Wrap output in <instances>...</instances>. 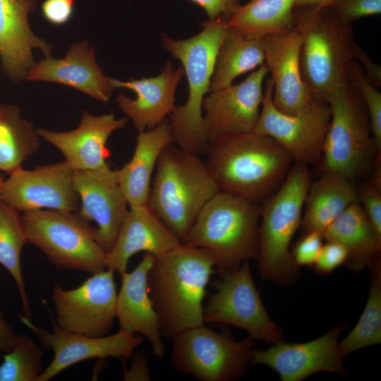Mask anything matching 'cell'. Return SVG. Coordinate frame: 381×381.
<instances>
[{
    "instance_id": "obj_1",
    "label": "cell",
    "mask_w": 381,
    "mask_h": 381,
    "mask_svg": "<svg viewBox=\"0 0 381 381\" xmlns=\"http://www.w3.org/2000/svg\"><path fill=\"white\" fill-rule=\"evenodd\" d=\"M206 155L219 191L258 205L277 191L294 162L276 140L254 132L217 139Z\"/></svg>"
},
{
    "instance_id": "obj_2",
    "label": "cell",
    "mask_w": 381,
    "mask_h": 381,
    "mask_svg": "<svg viewBox=\"0 0 381 381\" xmlns=\"http://www.w3.org/2000/svg\"><path fill=\"white\" fill-rule=\"evenodd\" d=\"M214 267L209 252L183 243L155 258L148 289L163 337L204 325L202 302Z\"/></svg>"
},
{
    "instance_id": "obj_3",
    "label": "cell",
    "mask_w": 381,
    "mask_h": 381,
    "mask_svg": "<svg viewBox=\"0 0 381 381\" xmlns=\"http://www.w3.org/2000/svg\"><path fill=\"white\" fill-rule=\"evenodd\" d=\"M218 192L200 155L172 143L157 162L147 206L183 243L203 207Z\"/></svg>"
},
{
    "instance_id": "obj_4",
    "label": "cell",
    "mask_w": 381,
    "mask_h": 381,
    "mask_svg": "<svg viewBox=\"0 0 381 381\" xmlns=\"http://www.w3.org/2000/svg\"><path fill=\"white\" fill-rule=\"evenodd\" d=\"M198 35L177 40L163 35L164 48L183 65L188 84V97L176 106L168 119L173 143L181 150L200 155L206 154L207 140L202 111L205 95L210 92L217 52L226 30L224 17L202 23Z\"/></svg>"
},
{
    "instance_id": "obj_5",
    "label": "cell",
    "mask_w": 381,
    "mask_h": 381,
    "mask_svg": "<svg viewBox=\"0 0 381 381\" xmlns=\"http://www.w3.org/2000/svg\"><path fill=\"white\" fill-rule=\"evenodd\" d=\"M294 28L301 35L300 68L314 99L327 101L349 82L353 59V30L341 22L327 5L300 8Z\"/></svg>"
},
{
    "instance_id": "obj_6",
    "label": "cell",
    "mask_w": 381,
    "mask_h": 381,
    "mask_svg": "<svg viewBox=\"0 0 381 381\" xmlns=\"http://www.w3.org/2000/svg\"><path fill=\"white\" fill-rule=\"evenodd\" d=\"M261 206L219 191L203 207L183 244L202 248L221 271L257 260Z\"/></svg>"
},
{
    "instance_id": "obj_7",
    "label": "cell",
    "mask_w": 381,
    "mask_h": 381,
    "mask_svg": "<svg viewBox=\"0 0 381 381\" xmlns=\"http://www.w3.org/2000/svg\"><path fill=\"white\" fill-rule=\"evenodd\" d=\"M310 184L308 166L295 163L277 191L261 206L259 229V272L263 279L282 285L298 277V265L289 251Z\"/></svg>"
},
{
    "instance_id": "obj_8",
    "label": "cell",
    "mask_w": 381,
    "mask_h": 381,
    "mask_svg": "<svg viewBox=\"0 0 381 381\" xmlns=\"http://www.w3.org/2000/svg\"><path fill=\"white\" fill-rule=\"evenodd\" d=\"M28 243L58 268L94 274L107 268V253L96 239L95 226L79 213L36 210L22 214Z\"/></svg>"
},
{
    "instance_id": "obj_9",
    "label": "cell",
    "mask_w": 381,
    "mask_h": 381,
    "mask_svg": "<svg viewBox=\"0 0 381 381\" xmlns=\"http://www.w3.org/2000/svg\"><path fill=\"white\" fill-rule=\"evenodd\" d=\"M327 102L331 118L323 145L324 170L351 179L366 168L375 147L368 113L349 80Z\"/></svg>"
},
{
    "instance_id": "obj_10",
    "label": "cell",
    "mask_w": 381,
    "mask_h": 381,
    "mask_svg": "<svg viewBox=\"0 0 381 381\" xmlns=\"http://www.w3.org/2000/svg\"><path fill=\"white\" fill-rule=\"evenodd\" d=\"M171 362L179 374L201 381H229L241 377L251 363L253 339L236 341L229 333L195 327L173 339Z\"/></svg>"
},
{
    "instance_id": "obj_11",
    "label": "cell",
    "mask_w": 381,
    "mask_h": 381,
    "mask_svg": "<svg viewBox=\"0 0 381 381\" xmlns=\"http://www.w3.org/2000/svg\"><path fill=\"white\" fill-rule=\"evenodd\" d=\"M273 83L268 78L254 133L276 140L294 162L308 166L320 162L331 118L327 101L314 99L300 112H281L272 102Z\"/></svg>"
},
{
    "instance_id": "obj_12",
    "label": "cell",
    "mask_w": 381,
    "mask_h": 381,
    "mask_svg": "<svg viewBox=\"0 0 381 381\" xmlns=\"http://www.w3.org/2000/svg\"><path fill=\"white\" fill-rule=\"evenodd\" d=\"M215 290L203 308L205 322L243 329L253 339L273 344L282 341L281 333L270 320L255 287L248 260L236 270L223 271Z\"/></svg>"
},
{
    "instance_id": "obj_13",
    "label": "cell",
    "mask_w": 381,
    "mask_h": 381,
    "mask_svg": "<svg viewBox=\"0 0 381 381\" xmlns=\"http://www.w3.org/2000/svg\"><path fill=\"white\" fill-rule=\"evenodd\" d=\"M114 272L104 269L92 274L79 286H55L52 299L57 326L63 330L90 337L107 335L116 318L117 292Z\"/></svg>"
},
{
    "instance_id": "obj_14",
    "label": "cell",
    "mask_w": 381,
    "mask_h": 381,
    "mask_svg": "<svg viewBox=\"0 0 381 381\" xmlns=\"http://www.w3.org/2000/svg\"><path fill=\"white\" fill-rule=\"evenodd\" d=\"M4 179L0 200L20 212L53 210L75 212L80 200L74 186V170L64 160L17 169Z\"/></svg>"
},
{
    "instance_id": "obj_15",
    "label": "cell",
    "mask_w": 381,
    "mask_h": 381,
    "mask_svg": "<svg viewBox=\"0 0 381 381\" xmlns=\"http://www.w3.org/2000/svg\"><path fill=\"white\" fill-rule=\"evenodd\" d=\"M265 64L244 80L224 89L210 92L202 102L207 140L253 132L260 113L263 83L268 74Z\"/></svg>"
},
{
    "instance_id": "obj_16",
    "label": "cell",
    "mask_w": 381,
    "mask_h": 381,
    "mask_svg": "<svg viewBox=\"0 0 381 381\" xmlns=\"http://www.w3.org/2000/svg\"><path fill=\"white\" fill-rule=\"evenodd\" d=\"M20 318L43 345L54 352L52 361L37 381H49L68 368L90 358H128L143 341L141 336L122 330L97 337L69 332L59 328L53 319V329L49 332L24 315Z\"/></svg>"
},
{
    "instance_id": "obj_17",
    "label": "cell",
    "mask_w": 381,
    "mask_h": 381,
    "mask_svg": "<svg viewBox=\"0 0 381 381\" xmlns=\"http://www.w3.org/2000/svg\"><path fill=\"white\" fill-rule=\"evenodd\" d=\"M73 181L80 200L78 213L89 222L96 223V239L107 253L129 210L117 171L109 165L95 170L74 171Z\"/></svg>"
},
{
    "instance_id": "obj_18",
    "label": "cell",
    "mask_w": 381,
    "mask_h": 381,
    "mask_svg": "<svg viewBox=\"0 0 381 381\" xmlns=\"http://www.w3.org/2000/svg\"><path fill=\"white\" fill-rule=\"evenodd\" d=\"M343 329L344 325H339L308 342L281 341L266 350H253L251 363L264 364L274 369L282 381H301L320 371L344 375L338 342Z\"/></svg>"
},
{
    "instance_id": "obj_19",
    "label": "cell",
    "mask_w": 381,
    "mask_h": 381,
    "mask_svg": "<svg viewBox=\"0 0 381 381\" xmlns=\"http://www.w3.org/2000/svg\"><path fill=\"white\" fill-rule=\"evenodd\" d=\"M265 64L273 83L272 102L281 112L296 114L314 100L300 68L301 35L292 30L262 37Z\"/></svg>"
},
{
    "instance_id": "obj_20",
    "label": "cell",
    "mask_w": 381,
    "mask_h": 381,
    "mask_svg": "<svg viewBox=\"0 0 381 381\" xmlns=\"http://www.w3.org/2000/svg\"><path fill=\"white\" fill-rule=\"evenodd\" d=\"M127 122V118L116 119L112 113L95 116L85 111L73 130L57 132L37 128V133L63 154L74 171L95 170L108 166V139Z\"/></svg>"
},
{
    "instance_id": "obj_21",
    "label": "cell",
    "mask_w": 381,
    "mask_h": 381,
    "mask_svg": "<svg viewBox=\"0 0 381 381\" xmlns=\"http://www.w3.org/2000/svg\"><path fill=\"white\" fill-rule=\"evenodd\" d=\"M36 0H0V61L4 74L13 82L25 80L35 64L32 51L51 55V46L34 34L28 15Z\"/></svg>"
},
{
    "instance_id": "obj_22",
    "label": "cell",
    "mask_w": 381,
    "mask_h": 381,
    "mask_svg": "<svg viewBox=\"0 0 381 381\" xmlns=\"http://www.w3.org/2000/svg\"><path fill=\"white\" fill-rule=\"evenodd\" d=\"M25 80L64 84L106 103L116 89L114 78L105 75L86 41L73 44L61 59L45 56L35 63Z\"/></svg>"
},
{
    "instance_id": "obj_23",
    "label": "cell",
    "mask_w": 381,
    "mask_h": 381,
    "mask_svg": "<svg viewBox=\"0 0 381 381\" xmlns=\"http://www.w3.org/2000/svg\"><path fill=\"white\" fill-rule=\"evenodd\" d=\"M184 75L183 67L174 69L167 61L156 76L128 81L113 80L115 88H126L135 92L136 98L120 94L116 102L123 113L133 122L138 132L152 129L173 111L176 87Z\"/></svg>"
},
{
    "instance_id": "obj_24",
    "label": "cell",
    "mask_w": 381,
    "mask_h": 381,
    "mask_svg": "<svg viewBox=\"0 0 381 381\" xmlns=\"http://www.w3.org/2000/svg\"><path fill=\"white\" fill-rule=\"evenodd\" d=\"M155 260V256L145 253L135 269L121 274V284L116 299V319L119 330L141 334L150 343L155 356L162 358L165 347L162 340L157 314L148 289V274Z\"/></svg>"
},
{
    "instance_id": "obj_25",
    "label": "cell",
    "mask_w": 381,
    "mask_h": 381,
    "mask_svg": "<svg viewBox=\"0 0 381 381\" xmlns=\"http://www.w3.org/2000/svg\"><path fill=\"white\" fill-rule=\"evenodd\" d=\"M182 244L147 205L129 207L116 241L107 253L106 267L121 274L127 271L130 258L139 252L158 258Z\"/></svg>"
},
{
    "instance_id": "obj_26",
    "label": "cell",
    "mask_w": 381,
    "mask_h": 381,
    "mask_svg": "<svg viewBox=\"0 0 381 381\" xmlns=\"http://www.w3.org/2000/svg\"><path fill=\"white\" fill-rule=\"evenodd\" d=\"M138 133L131 159L116 169L119 183L129 207L147 205L158 159L164 149L173 143L167 119L152 129Z\"/></svg>"
},
{
    "instance_id": "obj_27",
    "label": "cell",
    "mask_w": 381,
    "mask_h": 381,
    "mask_svg": "<svg viewBox=\"0 0 381 381\" xmlns=\"http://www.w3.org/2000/svg\"><path fill=\"white\" fill-rule=\"evenodd\" d=\"M356 202H358V195L351 179L336 173L325 172L308 188L301 224L304 234L316 231L322 235L327 227Z\"/></svg>"
},
{
    "instance_id": "obj_28",
    "label": "cell",
    "mask_w": 381,
    "mask_h": 381,
    "mask_svg": "<svg viewBox=\"0 0 381 381\" xmlns=\"http://www.w3.org/2000/svg\"><path fill=\"white\" fill-rule=\"evenodd\" d=\"M322 238L341 244L354 270L370 265L380 252L381 238L358 202L340 214L324 231Z\"/></svg>"
},
{
    "instance_id": "obj_29",
    "label": "cell",
    "mask_w": 381,
    "mask_h": 381,
    "mask_svg": "<svg viewBox=\"0 0 381 381\" xmlns=\"http://www.w3.org/2000/svg\"><path fill=\"white\" fill-rule=\"evenodd\" d=\"M264 63L262 38L248 36L226 27L216 56L210 92L231 85L236 78Z\"/></svg>"
},
{
    "instance_id": "obj_30",
    "label": "cell",
    "mask_w": 381,
    "mask_h": 381,
    "mask_svg": "<svg viewBox=\"0 0 381 381\" xmlns=\"http://www.w3.org/2000/svg\"><path fill=\"white\" fill-rule=\"evenodd\" d=\"M296 0H250L225 18L226 26L255 37L284 32L295 26Z\"/></svg>"
},
{
    "instance_id": "obj_31",
    "label": "cell",
    "mask_w": 381,
    "mask_h": 381,
    "mask_svg": "<svg viewBox=\"0 0 381 381\" xmlns=\"http://www.w3.org/2000/svg\"><path fill=\"white\" fill-rule=\"evenodd\" d=\"M37 129L23 118L19 107L0 104V171L8 175L39 150Z\"/></svg>"
},
{
    "instance_id": "obj_32",
    "label": "cell",
    "mask_w": 381,
    "mask_h": 381,
    "mask_svg": "<svg viewBox=\"0 0 381 381\" xmlns=\"http://www.w3.org/2000/svg\"><path fill=\"white\" fill-rule=\"evenodd\" d=\"M28 243L22 214L0 200V264L14 280L19 291L24 316L30 319L32 310L20 264L21 251Z\"/></svg>"
},
{
    "instance_id": "obj_33",
    "label": "cell",
    "mask_w": 381,
    "mask_h": 381,
    "mask_svg": "<svg viewBox=\"0 0 381 381\" xmlns=\"http://www.w3.org/2000/svg\"><path fill=\"white\" fill-rule=\"evenodd\" d=\"M371 287L364 310L357 324L339 343L344 358L361 348L381 343V269L375 259L370 265Z\"/></svg>"
},
{
    "instance_id": "obj_34",
    "label": "cell",
    "mask_w": 381,
    "mask_h": 381,
    "mask_svg": "<svg viewBox=\"0 0 381 381\" xmlns=\"http://www.w3.org/2000/svg\"><path fill=\"white\" fill-rule=\"evenodd\" d=\"M1 356L0 381H37L45 368L43 350L28 335H17L12 349Z\"/></svg>"
},
{
    "instance_id": "obj_35",
    "label": "cell",
    "mask_w": 381,
    "mask_h": 381,
    "mask_svg": "<svg viewBox=\"0 0 381 381\" xmlns=\"http://www.w3.org/2000/svg\"><path fill=\"white\" fill-rule=\"evenodd\" d=\"M349 80L359 94L366 109L375 147L377 153L381 150V93L366 77L361 66L352 60Z\"/></svg>"
},
{
    "instance_id": "obj_36",
    "label": "cell",
    "mask_w": 381,
    "mask_h": 381,
    "mask_svg": "<svg viewBox=\"0 0 381 381\" xmlns=\"http://www.w3.org/2000/svg\"><path fill=\"white\" fill-rule=\"evenodd\" d=\"M327 6L341 22L347 25L381 13V0H330Z\"/></svg>"
},
{
    "instance_id": "obj_37",
    "label": "cell",
    "mask_w": 381,
    "mask_h": 381,
    "mask_svg": "<svg viewBox=\"0 0 381 381\" xmlns=\"http://www.w3.org/2000/svg\"><path fill=\"white\" fill-rule=\"evenodd\" d=\"M361 200L364 212L381 238V180L377 169L372 180L361 191Z\"/></svg>"
},
{
    "instance_id": "obj_38",
    "label": "cell",
    "mask_w": 381,
    "mask_h": 381,
    "mask_svg": "<svg viewBox=\"0 0 381 381\" xmlns=\"http://www.w3.org/2000/svg\"><path fill=\"white\" fill-rule=\"evenodd\" d=\"M322 235L316 231L305 234L291 253L295 263L310 266L315 264L322 246Z\"/></svg>"
},
{
    "instance_id": "obj_39",
    "label": "cell",
    "mask_w": 381,
    "mask_h": 381,
    "mask_svg": "<svg viewBox=\"0 0 381 381\" xmlns=\"http://www.w3.org/2000/svg\"><path fill=\"white\" fill-rule=\"evenodd\" d=\"M348 259L347 250L340 243L327 241L322 245L315 262L317 271L320 273L332 272Z\"/></svg>"
},
{
    "instance_id": "obj_40",
    "label": "cell",
    "mask_w": 381,
    "mask_h": 381,
    "mask_svg": "<svg viewBox=\"0 0 381 381\" xmlns=\"http://www.w3.org/2000/svg\"><path fill=\"white\" fill-rule=\"evenodd\" d=\"M75 0H45L42 4L43 17L50 23L61 25L72 17Z\"/></svg>"
},
{
    "instance_id": "obj_41",
    "label": "cell",
    "mask_w": 381,
    "mask_h": 381,
    "mask_svg": "<svg viewBox=\"0 0 381 381\" xmlns=\"http://www.w3.org/2000/svg\"><path fill=\"white\" fill-rule=\"evenodd\" d=\"M202 7L208 16V20L219 17H228L239 5V0H190Z\"/></svg>"
},
{
    "instance_id": "obj_42",
    "label": "cell",
    "mask_w": 381,
    "mask_h": 381,
    "mask_svg": "<svg viewBox=\"0 0 381 381\" xmlns=\"http://www.w3.org/2000/svg\"><path fill=\"white\" fill-rule=\"evenodd\" d=\"M353 59L362 64V69L368 80L377 88L381 87V66L374 62L355 42Z\"/></svg>"
},
{
    "instance_id": "obj_43",
    "label": "cell",
    "mask_w": 381,
    "mask_h": 381,
    "mask_svg": "<svg viewBox=\"0 0 381 381\" xmlns=\"http://www.w3.org/2000/svg\"><path fill=\"white\" fill-rule=\"evenodd\" d=\"M123 380H150L147 361L143 353L134 355L131 368L124 372Z\"/></svg>"
},
{
    "instance_id": "obj_44",
    "label": "cell",
    "mask_w": 381,
    "mask_h": 381,
    "mask_svg": "<svg viewBox=\"0 0 381 381\" xmlns=\"http://www.w3.org/2000/svg\"><path fill=\"white\" fill-rule=\"evenodd\" d=\"M17 335L11 325L0 312V353L9 351L16 340Z\"/></svg>"
},
{
    "instance_id": "obj_45",
    "label": "cell",
    "mask_w": 381,
    "mask_h": 381,
    "mask_svg": "<svg viewBox=\"0 0 381 381\" xmlns=\"http://www.w3.org/2000/svg\"><path fill=\"white\" fill-rule=\"evenodd\" d=\"M330 0H296L295 7L303 8L309 6L326 4Z\"/></svg>"
},
{
    "instance_id": "obj_46",
    "label": "cell",
    "mask_w": 381,
    "mask_h": 381,
    "mask_svg": "<svg viewBox=\"0 0 381 381\" xmlns=\"http://www.w3.org/2000/svg\"><path fill=\"white\" fill-rule=\"evenodd\" d=\"M4 176L1 174H0V192H1V186L4 183Z\"/></svg>"
}]
</instances>
